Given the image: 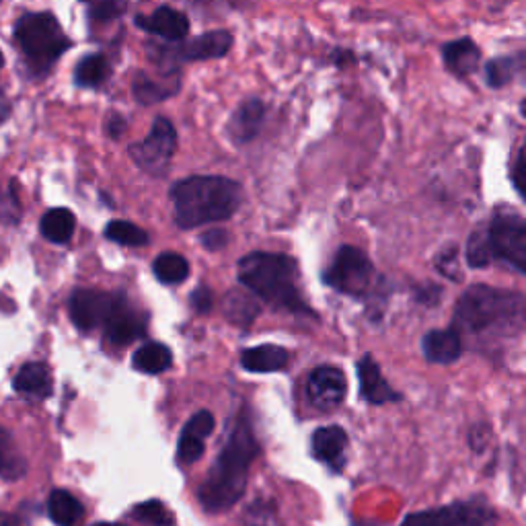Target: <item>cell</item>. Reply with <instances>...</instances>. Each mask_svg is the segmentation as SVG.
Segmentation results:
<instances>
[{"label": "cell", "instance_id": "obj_1", "mask_svg": "<svg viewBox=\"0 0 526 526\" xmlns=\"http://www.w3.org/2000/svg\"><path fill=\"white\" fill-rule=\"evenodd\" d=\"M259 450L247 413H241L198 490V500L208 512H224L243 498L249 469L259 457Z\"/></svg>", "mask_w": 526, "mask_h": 526}, {"label": "cell", "instance_id": "obj_2", "mask_svg": "<svg viewBox=\"0 0 526 526\" xmlns=\"http://www.w3.org/2000/svg\"><path fill=\"white\" fill-rule=\"evenodd\" d=\"M243 185L220 175H198L171 187L175 224L183 231L229 220L243 204Z\"/></svg>", "mask_w": 526, "mask_h": 526}, {"label": "cell", "instance_id": "obj_3", "mask_svg": "<svg viewBox=\"0 0 526 526\" xmlns=\"http://www.w3.org/2000/svg\"><path fill=\"white\" fill-rule=\"evenodd\" d=\"M239 282L278 311L313 315L298 288V263L284 253L253 251L239 261Z\"/></svg>", "mask_w": 526, "mask_h": 526}, {"label": "cell", "instance_id": "obj_4", "mask_svg": "<svg viewBox=\"0 0 526 526\" xmlns=\"http://www.w3.org/2000/svg\"><path fill=\"white\" fill-rule=\"evenodd\" d=\"M524 321V296L492 286H471L457 303L455 331L465 335H485L492 331L520 329Z\"/></svg>", "mask_w": 526, "mask_h": 526}, {"label": "cell", "instance_id": "obj_5", "mask_svg": "<svg viewBox=\"0 0 526 526\" xmlns=\"http://www.w3.org/2000/svg\"><path fill=\"white\" fill-rule=\"evenodd\" d=\"M13 35L33 77H46L72 46L58 19L48 11L21 15L15 21Z\"/></svg>", "mask_w": 526, "mask_h": 526}, {"label": "cell", "instance_id": "obj_6", "mask_svg": "<svg viewBox=\"0 0 526 526\" xmlns=\"http://www.w3.org/2000/svg\"><path fill=\"white\" fill-rule=\"evenodd\" d=\"M374 278H377V272H374L372 261L354 245H342L337 249L331 266L323 274L329 288L354 298H362L374 284Z\"/></svg>", "mask_w": 526, "mask_h": 526}, {"label": "cell", "instance_id": "obj_7", "mask_svg": "<svg viewBox=\"0 0 526 526\" xmlns=\"http://www.w3.org/2000/svg\"><path fill=\"white\" fill-rule=\"evenodd\" d=\"M492 261H504L518 274L526 272V220L516 212L496 214L485 229Z\"/></svg>", "mask_w": 526, "mask_h": 526}, {"label": "cell", "instance_id": "obj_8", "mask_svg": "<svg viewBox=\"0 0 526 526\" xmlns=\"http://www.w3.org/2000/svg\"><path fill=\"white\" fill-rule=\"evenodd\" d=\"M177 150V132L167 118H157L148 136L130 146L132 161L148 175L165 177Z\"/></svg>", "mask_w": 526, "mask_h": 526}, {"label": "cell", "instance_id": "obj_9", "mask_svg": "<svg viewBox=\"0 0 526 526\" xmlns=\"http://www.w3.org/2000/svg\"><path fill=\"white\" fill-rule=\"evenodd\" d=\"M122 294H109L91 288L74 290L68 300V313L72 323L83 333H91L99 327H105L109 317L114 315L120 305Z\"/></svg>", "mask_w": 526, "mask_h": 526}, {"label": "cell", "instance_id": "obj_10", "mask_svg": "<svg viewBox=\"0 0 526 526\" xmlns=\"http://www.w3.org/2000/svg\"><path fill=\"white\" fill-rule=\"evenodd\" d=\"M492 508L481 502H455L444 508H432L409 514L401 526H490Z\"/></svg>", "mask_w": 526, "mask_h": 526}, {"label": "cell", "instance_id": "obj_11", "mask_svg": "<svg viewBox=\"0 0 526 526\" xmlns=\"http://www.w3.org/2000/svg\"><path fill=\"white\" fill-rule=\"evenodd\" d=\"M348 383L344 372L333 366H319L311 372L307 393L311 403L321 411H333L346 399Z\"/></svg>", "mask_w": 526, "mask_h": 526}, {"label": "cell", "instance_id": "obj_12", "mask_svg": "<svg viewBox=\"0 0 526 526\" xmlns=\"http://www.w3.org/2000/svg\"><path fill=\"white\" fill-rule=\"evenodd\" d=\"M212 430H214V416L208 409H202L196 413V416H192L190 422L183 426L177 442V463L187 467L200 461L206 448V438L212 434Z\"/></svg>", "mask_w": 526, "mask_h": 526}, {"label": "cell", "instance_id": "obj_13", "mask_svg": "<svg viewBox=\"0 0 526 526\" xmlns=\"http://www.w3.org/2000/svg\"><path fill=\"white\" fill-rule=\"evenodd\" d=\"M105 329V340L114 348H126L146 331V317L136 313L134 307L128 303V298L122 296L120 305L116 307L114 315L109 317Z\"/></svg>", "mask_w": 526, "mask_h": 526}, {"label": "cell", "instance_id": "obj_14", "mask_svg": "<svg viewBox=\"0 0 526 526\" xmlns=\"http://www.w3.org/2000/svg\"><path fill=\"white\" fill-rule=\"evenodd\" d=\"M233 48V33L231 31H206L198 37H192L190 42L181 44L175 48V58L181 62H202V60H214L227 56Z\"/></svg>", "mask_w": 526, "mask_h": 526}, {"label": "cell", "instance_id": "obj_15", "mask_svg": "<svg viewBox=\"0 0 526 526\" xmlns=\"http://www.w3.org/2000/svg\"><path fill=\"white\" fill-rule=\"evenodd\" d=\"M358 379H360V395L372 405H385L391 401H399L401 395L387 383L383 377L379 362L372 354H364L358 362Z\"/></svg>", "mask_w": 526, "mask_h": 526}, {"label": "cell", "instance_id": "obj_16", "mask_svg": "<svg viewBox=\"0 0 526 526\" xmlns=\"http://www.w3.org/2000/svg\"><path fill=\"white\" fill-rule=\"evenodd\" d=\"M136 27L144 29L146 33H155L167 42H181L190 33V21L181 13L171 7H159L155 13L150 15H138Z\"/></svg>", "mask_w": 526, "mask_h": 526}, {"label": "cell", "instance_id": "obj_17", "mask_svg": "<svg viewBox=\"0 0 526 526\" xmlns=\"http://www.w3.org/2000/svg\"><path fill=\"white\" fill-rule=\"evenodd\" d=\"M13 389L31 399H48L54 391L52 374L46 362H25L13 379Z\"/></svg>", "mask_w": 526, "mask_h": 526}, {"label": "cell", "instance_id": "obj_18", "mask_svg": "<svg viewBox=\"0 0 526 526\" xmlns=\"http://www.w3.org/2000/svg\"><path fill=\"white\" fill-rule=\"evenodd\" d=\"M263 120H266V105L255 97L245 99L231 116L229 134L237 144H247L259 134Z\"/></svg>", "mask_w": 526, "mask_h": 526}, {"label": "cell", "instance_id": "obj_19", "mask_svg": "<svg viewBox=\"0 0 526 526\" xmlns=\"http://www.w3.org/2000/svg\"><path fill=\"white\" fill-rule=\"evenodd\" d=\"M422 352L432 364H453L463 354V340L455 329H434L424 335Z\"/></svg>", "mask_w": 526, "mask_h": 526}, {"label": "cell", "instance_id": "obj_20", "mask_svg": "<svg viewBox=\"0 0 526 526\" xmlns=\"http://www.w3.org/2000/svg\"><path fill=\"white\" fill-rule=\"evenodd\" d=\"M346 446H348V434L340 426H323L313 434L315 459L333 469H342Z\"/></svg>", "mask_w": 526, "mask_h": 526}, {"label": "cell", "instance_id": "obj_21", "mask_svg": "<svg viewBox=\"0 0 526 526\" xmlns=\"http://www.w3.org/2000/svg\"><path fill=\"white\" fill-rule=\"evenodd\" d=\"M290 354L282 346L276 344H261L251 350H245L241 356V366L249 372L266 374V372H278L288 366Z\"/></svg>", "mask_w": 526, "mask_h": 526}, {"label": "cell", "instance_id": "obj_22", "mask_svg": "<svg viewBox=\"0 0 526 526\" xmlns=\"http://www.w3.org/2000/svg\"><path fill=\"white\" fill-rule=\"evenodd\" d=\"M442 58L444 64L455 74H459V77H469V74L477 72L479 68L481 50L473 40H469V37H463V40L446 44L442 48Z\"/></svg>", "mask_w": 526, "mask_h": 526}, {"label": "cell", "instance_id": "obj_23", "mask_svg": "<svg viewBox=\"0 0 526 526\" xmlns=\"http://www.w3.org/2000/svg\"><path fill=\"white\" fill-rule=\"evenodd\" d=\"M27 473V461L17 446L13 434L0 426V477L5 481H19Z\"/></svg>", "mask_w": 526, "mask_h": 526}, {"label": "cell", "instance_id": "obj_24", "mask_svg": "<svg viewBox=\"0 0 526 526\" xmlns=\"http://www.w3.org/2000/svg\"><path fill=\"white\" fill-rule=\"evenodd\" d=\"M74 229H77V218L68 208H52L44 214L40 222V231L46 241L54 245L70 243Z\"/></svg>", "mask_w": 526, "mask_h": 526}, {"label": "cell", "instance_id": "obj_25", "mask_svg": "<svg viewBox=\"0 0 526 526\" xmlns=\"http://www.w3.org/2000/svg\"><path fill=\"white\" fill-rule=\"evenodd\" d=\"M171 364H173V354L169 346L161 342H148L132 354V366L144 374H161L169 370Z\"/></svg>", "mask_w": 526, "mask_h": 526}, {"label": "cell", "instance_id": "obj_26", "mask_svg": "<svg viewBox=\"0 0 526 526\" xmlns=\"http://www.w3.org/2000/svg\"><path fill=\"white\" fill-rule=\"evenodd\" d=\"M48 514L58 526H77L85 514V508L70 492L54 490L48 500Z\"/></svg>", "mask_w": 526, "mask_h": 526}, {"label": "cell", "instance_id": "obj_27", "mask_svg": "<svg viewBox=\"0 0 526 526\" xmlns=\"http://www.w3.org/2000/svg\"><path fill=\"white\" fill-rule=\"evenodd\" d=\"M109 74V60L103 54H89L74 68V83L83 89H97L109 79Z\"/></svg>", "mask_w": 526, "mask_h": 526}, {"label": "cell", "instance_id": "obj_28", "mask_svg": "<svg viewBox=\"0 0 526 526\" xmlns=\"http://www.w3.org/2000/svg\"><path fill=\"white\" fill-rule=\"evenodd\" d=\"M222 311H224V317H227L231 323L241 325V327H249L259 313V305L255 303L249 292L243 294V292L233 290L224 296Z\"/></svg>", "mask_w": 526, "mask_h": 526}, {"label": "cell", "instance_id": "obj_29", "mask_svg": "<svg viewBox=\"0 0 526 526\" xmlns=\"http://www.w3.org/2000/svg\"><path fill=\"white\" fill-rule=\"evenodd\" d=\"M522 62H524V54L502 56V58L490 60L485 66V81H487V85L494 87V89L506 87L508 83L514 81V77L520 72Z\"/></svg>", "mask_w": 526, "mask_h": 526}, {"label": "cell", "instance_id": "obj_30", "mask_svg": "<svg viewBox=\"0 0 526 526\" xmlns=\"http://www.w3.org/2000/svg\"><path fill=\"white\" fill-rule=\"evenodd\" d=\"M153 272L163 284H181L190 276V263L179 253H161L155 263Z\"/></svg>", "mask_w": 526, "mask_h": 526}, {"label": "cell", "instance_id": "obj_31", "mask_svg": "<svg viewBox=\"0 0 526 526\" xmlns=\"http://www.w3.org/2000/svg\"><path fill=\"white\" fill-rule=\"evenodd\" d=\"M105 239L126 247H142L148 243L146 231H142L128 220H111L105 227Z\"/></svg>", "mask_w": 526, "mask_h": 526}, {"label": "cell", "instance_id": "obj_32", "mask_svg": "<svg viewBox=\"0 0 526 526\" xmlns=\"http://www.w3.org/2000/svg\"><path fill=\"white\" fill-rule=\"evenodd\" d=\"M134 516L140 520V522H146V524H153V526H173L175 520H173V514L171 510L159 502V500H148V502H142L134 508Z\"/></svg>", "mask_w": 526, "mask_h": 526}, {"label": "cell", "instance_id": "obj_33", "mask_svg": "<svg viewBox=\"0 0 526 526\" xmlns=\"http://www.w3.org/2000/svg\"><path fill=\"white\" fill-rule=\"evenodd\" d=\"M467 263L471 268H485L492 263L490 247H487L485 229H475L467 243Z\"/></svg>", "mask_w": 526, "mask_h": 526}, {"label": "cell", "instance_id": "obj_34", "mask_svg": "<svg viewBox=\"0 0 526 526\" xmlns=\"http://www.w3.org/2000/svg\"><path fill=\"white\" fill-rule=\"evenodd\" d=\"M175 95V91L167 89V87H161L159 83L150 81L146 74H138V79L134 83V97L142 103V105H148V103H157V101H163L167 97Z\"/></svg>", "mask_w": 526, "mask_h": 526}, {"label": "cell", "instance_id": "obj_35", "mask_svg": "<svg viewBox=\"0 0 526 526\" xmlns=\"http://www.w3.org/2000/svg\"><path fill=\"white\" fill-rule=\"evenodd\" d=\"M21 218V202L17 196V185L15 181H9V185L0 187V220L7 224H15Z\"/></svg>", "mask_w": 526, "mask_h": 526}, {"label": "cell", "instance_id": "obj_36", "mask_svg": "<svg viewBox=\"0 0 526 526\" xmlns=\"http://www.w3.org/2000/svg\"><path fill=\"white\" fill-rule=\"evenodd\" d=\"M436 270L453 282H461L463 272H461V263H459V253L455 247H446L438 253L436 257Z\"/></svg>", "mask_w": 526, "mask_h": 526}, {"label": "cell", "instance_id": "obj_37", "mask_svg": "<svg viewBox=\"0 0 526 526\" xmlns=\"http://www.w3.org/2000/svg\"><path fill=\"white\" fill-rule=\"evenodd\" d=\"M128 9L126 3H95L87 7V13L95 21H109L120 17Z\"/></svg>", "mask_w": 526, "mask_h": 526}, {"label": "cell", "instance_id": "obj_38", "mask_svg": "<svg viewBox=\"0 0 526 526\" xmlns=\"http://www.w3.org/2000/svg\"><path fill=\"white\" fill-rule=\"evenodd\" d=\"M190 305H192V309H194L196 313H200V315L208 313V311L212 309V305H214V294H212V290H210L208 286L196 288V290L192 292V296H190Z\"/></svg>", "mask_w": 526, "mask_h": 526}, {"label": "cell", "instance_id": "obj_39", "mask_svg": "<svg viewBox=\"0 0 526 526\" xmlns=\"http://www.w3.org/2000/svg\"><path fill=\"white\" fill-rule=\"evenodd\" d=\"M202 245L208 249V251H218L222 247H227L229 243V235L227 231H222V229H214V231H208L200 237Z\"/></svg>", "mask_w": 526, "mask_h": 526}, {"label": "cell", "instance_id": "obj_40", "mask_svg": "<svg viewBox=\"0 0 526 526\" xmlns=\"http://www.w3.org/2000/svg\"><path fill=\"white\" fill-rule=\"evenodd\" d=\"M522 181H524V150H518V157H516V165L512 171V183H514V190L522 196Z\"/></svg>", "mask_w": 526, "mask_h": 526}, {"label": "cell", "instance_id": "obj_41", "mask_svg": "<svg viewBox=\"0 0 526 526\" xmlns=\"http://www.w3.org/2000/svg\"><path fill=\"white\" fill-rule=\"evenodd\" d=\"M126 130V122L122 116H111L109 122H107V132L111 138H120Z\"/></svg>", "mask_w": 526, "mask_h": 526}, {"label": "cell", "instance_id": "obj_42", "mask_svg": "<svg viewBox=\"0 0 526 526\" xmlns=\"http://www.w3.org/2000/svg\"><path fill=\"white\" fill-rule=\"evenodd\" d=\"M9 118H11V105L3 95H0V126H3Z\"/></svg>", "mask_w": 526, "mask_h": 526}, {"label": "cell", "instance_id": "obj_43", "mask_svg": "<svg viewBox=\"0 0 526 526\" xmlns=\"http://www.w3.org/2000/svg\"><path fill=\"white\" fill-rule=\"evenodd\" d=\"M0 526H19V522H17L15 516L5 514V512H0Z\"/></svg>", "mask_w": 526, "mask_h": 526}, {"label": "cell", "instance_id": "obj_44", "mask_svg": "<svg viewBox=\"0 0 526 526\" xmlns=\"http://www.w3.org/2000/svg\"><path fill=\"white\" fill-rule=\"evenodd\" d=\"M3 66H5V56H3V52H0V70H3Z\"/></svg>", "mask_w": 526, "mask_h": 526}, {"label": "cell", "instance_id": "obj_45", "mask_svg": "<svg viewBox=\"0 0 526 526\" xmlns=\"http://www.w3.org/2000/svg\"><path fill=\"white\" fill-rule=\"evenodd\" d=\"M95 526H124V524H95Z\"/></svg>", "mask_w": 526, "mask_h": 526}, {"label": "cell", "instance_id": "obj_46", "mask_svg": "<svg viewBox=\"0 0 526 526\" xmlns=\"http://www.w3.org/2000/svg\"><path fill=\"white\" fill-rule=\"evenodd\" d=\"M358 526H368V524H358Z\"/></svg>", "mask_w": 526, "mask_h": 526}]
</instances>
